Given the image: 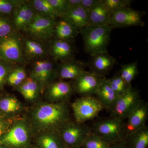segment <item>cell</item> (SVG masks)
I'll list each match as a JSON object with an SVG mask.
<instances>
[{
	"label": "cell",
	"instance_id": "obj_10",
	"mask_svg": "<svg viewBox=\"0 0 148 148\" xmlns=\"http://www.w3.org/2000/svg\"><path fill=\"white\" fill-rule=\"evenodd\" d=\"M30 77L38 84L42 92L57 78L56 67L49 59L37 60L33 64Z\"/></svg>",
	"mask_w": 148,
	"mask_h": 148
},
{
	"label": "cell",
	"instance_id": "obj_9",
	"mask_svg": "<svg viewBox=\"0 0 148 148\" xmlns=\"http://www.w3.org/2000/svg\"><path fill=\"white\" fill-rule=\"evenodd\" d=\"M56 22L55 19L36 13L23 32L31 38L42 42L53 38Z\"/></svg>",
	"mask_w": 148,
	"mask_h": 148
},
{
	"label": "cell",
	"instance_id": "obj_42",
	"mask_svg": "<svg viewBox=\"0 0 148 148\" xmlns=\"http://www.w3.org/2000/svg\"><path fill=\"white\" fill-rule=\"evenodd\" d=\"M0 148H10L8 147H6V146L2 145H0Z\"/></svg>",
	"mask_w": 148,
	"mask_h": 148
},
{
	"label": "cell",
	"instance_id": "obj_41",
	"mask_svg": "<svg viewBox=\"0 0 148 148\" xmlns=\"http://www.w3.org/2000/svg\"><path fill=\"white\" fill-rule=\"evenodd\" d=\"M110 148H128L125 140L119 143H116L111 145Z\"/></svg>",
	"mask_w": 148,
	"mask_h": 148
},
{
	"label": "cell",
	"instance_id": "obj_1",
	"mask_svg": "<svg viewBox=\"0 0 148 148\" xmlns=\"http://www.w3.org/2000/svg\"><path fill=\"white\" fill-rule=\"evenodd\" d=\"M70 112L66 102L41 103L35 107L30 116V121L38 134L58 132L71 121Z\"/></svg>",
	"mask_w": 148,
	"mask_h": 148
},
{
	"label": "cell",
	"instance_id": "obj_24",
	"mask_svg": "<svg viewBox=\"0 0 148 148\" xmlns=\"http://www.w3.org/2000/svg\"><path fill=\"white\" fill-rule=\"evenodd\" d=\"M80 32L67 21L61 19L56 21L53 37L71 42L74 41Z\"/></svg>",
	"mask_w": 148,
	"mask_h": 148
},
{
	"label": "cell",
	"instance_id": "obj_14",
	"mask_svg": "<svg viewBox=\"0 0 148 148\" xmlns=\"http://www.w3.org/2000/svg\"><path fill=\"white\" fill-rule=\"evenodd\" d=\"M87 64L74 59L63 62L56 67L57 78L60 80H75L85 71Z\"/></svg>",
	"mask_w": 148,
	"mask_h": 148
},
{
	"label": "cell",
	"instance_id": "obj_26",
	"mask_svg": "<svg viewBox=\"0 0 148 148\" xmlns=\"http://www.w3.org/2000/svg\"><path fill=\"white\" fill-rule=\"evenodd\" d=\"M16 88L25 99L30 101L36 98L41 92L38 85L30 77H27L24 82Z\"/></svg>",
	"mask_w": 148,
	"mask_h": 148
},
{
	"label": "cell",
	"instance_id": "obj_28",
	"mask_svg": "<svg viewBox=\"0 0 148 148\" xmlns=\"http://www.w3.org/2000/svg\"><path fill=\"white\" fill-rule=\"evenodd\" d=\"M121 66V69L119 73L120 76L128 86H131V82L138 74V62L135 61L123 64Z\"/></svg>",
	"mask_w": 148,
	"mask_h": 148
},
{
	"label": "cell",
	"instance_id": "obj_40",
	"mask_svg": "<svg viewBox=\"0 0 148 148\" xmlns=\"http://www.w3.org/2000/svg\"><path fill=\"white\" fill-rule=\"evenodd\" d=\"M8 125V123L0 119V138Z\"/></svg>",
	"mask_w": 148,
	"mask_h": 148
},
{
	"label": "cell",
	"instance_id": "obj_22",
	"mask_svg": "<svg viewBox=\"0 0 148 148\" xmlns=\"http://www.w3.org/2000/svg\"><path fill=\"white\" fill-rule=\"evenodd\" d=\"M111 13L101 1L97 5L88 11V26H103L109 25Z\"/></svg>",
	"mask_w": 148,
	"mask_h": 148
},
{
	"label": "cell",
	"instance_id": "obj_36",
	"mask_svg": "<svg viewBox=\"0 0 148 148\" xmlns=\"http://www.w3.org/2000/svg\"><path fill=\"white\" fill-rule=\"evenodd\" d=\"M13 68L10 64L2 61L0 62V87L6 81L9 74Z\"/></svg>",
	"mask_w": 148,
	"mask_h": 148
},
{
	"label": "cell",
	"instance_id": "obj_31",
	"mask_svg": "<svg viewBox=\"0 0 148 148\" xmlns=\"http://www.w3.org/2000/svg\"><path fill=\"white\" fill-rule=\"evenodd\" d=\"M111 145L98 135L91 132L86 138L82 148H110Z\"/></svg>",
	"mask_w": 148,
	"mask_h": 148
},
{
	"label": "cell",
	"instance_id": "obj_16",
	"mask_svg": "<svg viewBox=\"0 0 148 148\" xmlns=\"http://www.w3.org/2000/svg\"><path fill=\"white\" fill-rule=\"evenodd\" d=\"M91 57L87 66H89L90 71L102 77L108 73L117 62L116 59L108 52L98 53Z\"/></svg>",
	"mask_w": 148,
	"mask_h": 148
},
{
	"label": "cell",
	"instance_id": "obj_33",
	"mask_svg": "<svg viewBox=\"0 0 148 148\" xmlns=\"http://www.w3.org/2000/svg\"><path fill=\"white\" fill-rule=\"evenodd\" d=\"M111 14L125 8L130 7L132 0H101Z\"/></svg>",
	"mask_w": 148,
	"mask_h": 148
},
{
	"label": "cell",
	"instance_id": "obj_19",
	"mask_svg": "<svg viewBox=\"0 0 148 148\" xmlns=\"http://www.w3.org/2000/svg\"><path fill=\"white\" fill-rule=\"evenodd\" d=\"M23 52L25 60L43 59L49 51L42 42L29 38L23 40Z\"/></svg>",
	"mask_w": 148,
	"mask_h": 148
},
{
	"label": "cell",
	"instance_id": "obj_18",
	"mask_svg": "<svg viewBox=\"0 0 148 148\" xmlns=\"http://www.w3.org/2000/svg\"><path fill=\"white\" fill-rule=\"evenodd\" d=\"M49 53L56 61L61 62L74 58V50L71 42L56 38L51 41Z\"/></svg>",
	"mask_w": 148,
	"mask_h": 148
},
{
	"label": "cell",
	"instance_id": "obj_15",
	"mask_svg": "<svg viewBox=\"0 0 148 148\" xmlns=\"http://www.w3.org/2000/svg\"><path fill=\"white\" fill-rule=\"evenodd\" d=\"M148 116V103L142 100L127 118V122L125 123V137L137 130L145 126Z\"/></svg>",
	"mask_w": 148,
	"mask_h": 148
},
{
	"label": "cell",
	"instance_id": "obj_32",
	"mask_svg": "<svg viewBox=\"0 0 148 148\" xmlns=\"http://www.w3.org/2000/svg\"><path fill=\"white\" fill-rule=\"evenodd\" d=\"M109 84L112 90L118 95L124 93L130 87L120 76L119 73L116 74L111 78L108 79Z\"/></svg>",
	"mask_w": 148,
	"mask_h": 148
},
{
	"label": "cell",
	"instance_id": "obj_44",
	"mask_svg": "<svg viewBox=\"0 0 148 148\" xmlns=\"http://www.w3.org/2000/svg\"><path fill=\"white\" fill-rule=\"evenodd\" d=\"M82 148V147H78V148Z\"/></svg>",
	"mask_w": 148,
	"mask_h": 148
},
{
	"label": "cell",
	"instance_id": "obj_3",
	"mask_svg": "<svg viewBox=\"0 0 148 148\" xmlns=\"http://www.w3.org/2000/svg\"><path fill=\"white\" fill-rule=\"evenodd\" d=\"M91 131L110 145L122 141L126 136L124 121L117 118L111 117L96 122Z\"/></svg>",
	"mask_w": 148,
	"mask_h": 148
},
{
	"label": "cell",
	"instance_id": "obj_7",
	"mask_svg": "<svg viewBox=\"0 0 148 148\" xmlns=\"http://www.w3.org/2000/svg\"><path fill=\"white\" fill-rule=\"evenodd\" d=\"M142 101L139 92L130 87L121 95L119 96L113 106L110 109L111 117L125 120Z\"/></svg>",
	"mask_w": 148,
	"mask_h": 148
},
{
	"label": "cell",
	"instance_id": "obj_4",
	"mask_svg": "<svg viewBox=\"0 0 148 148\" xmlns=\"http://www.w3.org/2000/svg\"><path fill=\"white\" fill-rule=\"evenodd\" d=\"M31 130L26 122L20 120L12 125L0 138V145L10 148H30Z\"/></svg>",
	"mask_w": 148,
	"mask_h": 148
},
{
	"label": "cell",
	"instance_id": "obj_43",
	"mask_svg": "<svg viewBox=\"0 0 148 148\" xmlns=\"http://www.w3.org/2000/svg\"><path fill=\"white\" fill-rule=\"evenodd\" d=\"M30 148H36L35 147H31Z\"/></svg>",
	"mask_w": 148,
	"mask_h": 148
},
{
	"label": "cell",
	"instance_id": "obj_25",
	"mask_svg": "<svg viewBox=\"0 0 148 148\" xmlns=\"http://www.w3.org/2000/svg\"><path fill=\"white\" fill-rule=\"evenodd\" d=\"M128 148H147L148 146V127L147 125L137 130L125 137Z\"/></svg>",
	"mask_w": 148,
	"mask_h": 148
},
{
	"label": "cell",
	"instance_id": "obj_29",
	"mask_svg": "<svg viewBox=\"0 0 148 148\" xmlns=\"http://www.w3.org/2000/svg\"><path fill=\"white\" fill-rule=\"evenodd\" d=\"M27 73L24 68H13L9 74L6 81L11 86L17 87L27 79Z\"/></svg>",
	"mask_w": 148,
	"mask_h": 148
},
{
	"label": "cell",
	"instance_id": "obj_12",
	"mask_svg": "<svg viewBox=\"0 0 148 148\" xmlns=\"http://www.w3.org/2000/svg\"><path fill=\"white\" fill-rule=\"evenodd\" d=\"M103 77L86 71L74 80V90L82 96L95 95Z\"/></svg>",
	"mask_w": 148,
	"mask_h": 148
},
{
	"label": "cell",
	"instance_id": "obj_23",
	"mask_svg": "<svg viewBox=\"0 0 148 148\" xmlns=\"http://www.w3.org/2000/svg\"><path fill=\"white\" fill-rule=\"evenodd\" d=\"M95 95L104 108L109 110L119 97L110 86L108 79L105 77H103Z\"/></svg>",
	"mask_w": 148,
	"mask_h": 148
},
{
	"label": "cell",
	"instance_id": "obj_38",
	"mask_svg": "<svg viewBox=\"0 0 148 148\" xmlns=\"http://www.w3.org/2000/svg\"><path fill=\"white\" fill-rule=\"evenodd\" d=\"M101 1V0H82L80 6L88 12L98 4Z\"/></svg>",
	"mask_w": 148,
	"mask_h": 148
},
{
	"label": "cell",
	"instance_id": "obj_27",
	"mask_svg": "<svg viewBox=\"0 0 148 148\" xmlns=\"http://www.w3.org/2000/svg\"><path fill=\"white\" fill-rule=\"evenodd\" d=\"M37 13L56 20L60 14L53 8L48 0H33L30 1Z\"/></svg>",
	"mask_w": 148,
	"mask_h": 148
},
{
	"label": "cell",
	"instance_id": "obj_34",
	"mask_svg": "<svg viewBox=\"0 0 148 148\" xmlns=\"http://www.w3.org/2000/svg\"><path fill=\"white\" fill-rule=\"evenodd\" d=\"M16 32L12 21L8 18L0 16V40Z\"/></svg>",
	"mask_w": 148,
	"mask_h": 148
},
{
	"label": "cell",
	"instance_id": "obj_6",
	"mask_svg": "<svg viewBox=\"0 0 148 148\" xmlns=\"http://www.w3.org/2000/svg\"><path fill=\"white\" fill-rule=\"evenodd\" d=\"M76 122L83 124L97 117L105 109L101 101L92 95L82 96L72 104Z\"/></svg>",
	"mask_w": 148,
	"mask_h": 148
},
{
	"label": "cell",
	"instance_id": "obj_13",
	"mask_svg": "<svg viewBox=\"0 0 148 148\" xmlns=\"http://www.w3.org/2000/svg\"><path fill=\"white\" fill-rule=\"evenodd\" d=\"M36 13L30 1H20L12 14V23L15 32L24 31Z\"/></svg>",
	"mask_w": 148,
	"mask_h": 148
},
{
	"label": "cell",
	"instance_id": "obj_2",
	"mask_svg": "<svg viewBox=\"0 0 148 148\" xmlns=\"http://www.w3.org/2000/svg\"><path fill=\"white\" fill-rule=\"evenodd\" d=\"M112 28L110 25L87 26L80 31L85 51L90 56L108 52Z\"/></svg>",
	"mask_w": 148,
	"mask_h": 148
},
{
	"label": "cell",
	"instance_id": "obj_20",
	"mask_svg": "<svg viewBox=\"0 0 148 148\" xmlns=\"http://www.w3.org/2000/svg\"><path fill=\"white\" fill-rule=\"evenodd\" d=\"M60 18L79 32L88 25V12L80 6L63 14Z\"/></svg>",
	"mask_w": 148,
	"mask_h": 148
},
{
	"label": "cell",
	"instance_id": "obj_35",
	"mask_svg": "<svg viewBox=\"0 0 148 148\" xmlns=\"http://www.w3.org/2000/svg\"><path fill=\"white\" fill-rule=\"evenodd\" d=\"M20 0H0V13L12 14Z\"/></svg>",
	"mask_w": 148,
	"mask_h": 148
},
{
	"label": "cell",
	"instance_id": "obj_11",
	"mask_svg": "<svg viewBox=\"0 0 148 148\" xmlns=\"http://www.w3.org/2000/svg\"><path fill=\"white\" fill-rule=\"evenodd\" d=\"M143 12L135 10L131 7L125 8L111 14L109 25L112 29L130 27H143Z\"/></svg>",
	"mask_w": 148,
	"mask_h": 148
},
{
	"label": "cell",
	"instance_id": "obj_37",
	"mask_svg": "<svg viewBox=\"0 0 148 148\" xmlns=\"http://www.w3.org/2000/svg\"><path fill=\"white\" fill-rule=\"evenodd\" d=\"M60 16L68 11L66 0H48Z\"/></svg>",
	"mask_w": 148,
	"mask_h": 148
},
{
	"label": "cell",
	"instance_id": "obj_17",
	"mask_svg": "<svg viewBox=\"0 0 148 148\" xmlns=\"http://www.w3.org/2000/svg\"><path fill=\"white\" fill-rule=\"evenodd\" d=\"M46 89V94L50 103L66 102L74 91L71 85L63 80L52 82Z\"/></svg>",
	"mask_w": 148,
	"mask_h": 148
},
{
	"label": "cell",
	"instance_id": "obj_5",
	"mask_svg": "<svg viewBox=\"0 0 148 148\" xmlns=\"http://www.w3.org/2000/svg\"><path fill=\"white\" fill-rule=\"evenodd\" d=\"M23 40L16 32L0 40V59L10 65L24 63Z\"/></svg>",
	"mask_w": 148,
	"mask_h": 148
},
{
	"label": "cell",
	"instance_id": "obj_8",
	"mask_svg": "<svg viewBox=\"0 0 148 148\" xmlns=\"http://www.w3.org/2000/svg\"><path fill=\"white\" fill-rule=\"evenodd\" d=\"M91 132V129L86 125L71 120L64 125L58 133L68 148H76L81 147Z\"/></svg>",
	"mask_w": 148,
	"mask_h": 148
},
{
	"label": "cell",
	"instance_id": "obj_21",
	"mask_svg": "<svg viewBox=\"0 0 148 148\" xmlns=\"http://www.w3.org/2000/svg\"><path fill=\"white\" fill-rule=\"evenodd\" d=\"M36 148H68L58 132H42L37 135L35 141Z\"/></svg>",
	"mask_w": 148,
	"mask_h": 148
},
{
	"label": "cell",
	"instance_id": "obj_30",
	"mask_svg": "<svg viewBox=\"0 0 148 148\" xmlns=\"http://www.w3.org/2000/svg\"><path fill=\"white\" fill-rule=\"evenodd\" d=\"M21 108V103L14 97H7L0 101V109L4 112L15 113Z\"/></svg>",
	"mask_w": 148,
	"mask_h": 148
},
{
	"label": "cell",
	"instance_id": "obj_39",
	"mask_svg": "<svg viewBox=\"0 0 148 148\" xmlns=\"http://www.w3.org/2000/svg\"><path fill=\"white\" fill-rule=\"evenodd\" d=\"M81 1L82 0H66L68 11L80 6Z\"/></svg>",
	"mask_w": 148,
	"mask_h": 148
}]
</instances>
